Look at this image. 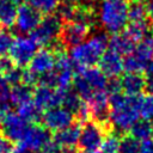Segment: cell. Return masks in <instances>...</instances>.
<instances>
[{"label":"cell","instance_id":"obj_21","mask_svg":"<svg viewBox=\"0 0 153 153\" xmlns=\"http://www.w3.org/2000/svg\"><path fill=\"white\" fill-rule=\"evenodd\" d=\"M31 87L32 86L26 85L24 82L12 86L10 92V100L12 102V104L18 108L25 103L31 102L33 99V91Z\"/></svg>","mask_w":153,"mask_h":153},{"label":"cell","instance_id":"obj_23","mask_svg":"<svg viewBox=\"0 0 153 153\" xmlns=\"http://www.w3.org/2000/svg\"><path fill=\"white\" fill-rule=\"evenodd\" d=\"M128 133L139 141L149 140L153 136V123L149 120H145V118L136 121L131 126Z\"/></svg>","mask_w":153,"mask_h":153},{"label":"cell","instance_id":"obj_26","mask_svg":"<svg viewBox=\"0 0 153 153\" xmlns=\"http://www.w3.org/2000/svg\"><path fill=\"white\" fill-rule=\"evenodd\" d=\"M86 104V102L75 92V91H69L67 90L65 92V98H63V103L62 105L68 109L69 111H72L75 117L78 116V114L81 111V109L84 108V105Z\"/></svg>","mask_w":153,"mask_h":153},{"label":"cell","instance_id":"obj_31","mask_svg":"<svg viewBox=\"0 0 153 153\" xmlns=\"http://www.w3.org/2000/svg\"><path fill=\"white\" fill-rule=\"evenodd\" d=\"M121 136L111 133L109 134L102 143V153H120Z\"/></svg>","mask_w":153,"mask_h":153},{"label":"cell","instance_id":"obj_37","mask_svg":"<svg viewBox=\"0 0 153 153\" xmlns=\"http://www.w3.org/2000/svg\"><path fill=\"white\" fill-rule=\"evenodd\" d=\"M12 149L11 141H8L4 135L0 134V153H10Z\"/></svg>","mask_w":153,"mask_h":153},{"label":"cell","instance_id":"obj_27","mask_svg":"<svg viewBox=\"0 0 153 153\" xmlns=\"http://www.w3.org/2000/svg\"><path fill=\"white\" fill-rule=\"evenodd\" d=\"M139 140L130 134H122L120 142V153H140Z\"/></svg>","mask_w":153,"mask_h":153},{"label":"cell","instance_id":"obj_9","mask_svg":"<svg viewBox=\"0 0 153 153\" xmlns=\"http://www.w3.org/2000/svg\"><path fill=\"white\" fill-rule=\"evenodd\" d=\"M67 91V90H66ZM65 90L53 88L44 85H38L33 91V103L41 110H48L51 108L61 106L65 98Z\"/></svg>","mask_w":153,"mask_h":153},{"label":"cell","instance_id":"obj_32","mask_svg":"<svg viewBox=\"0 0 153 153\" xmlns=\"http://www.w3.org/2000/svg\"><path fill=\"white\" fill-rule=\"evenodd\" d=\"M140 115L145 120H153V93L142 96Z\"/></svg>","mask_w":153,"mask_h":153},{"label":"cell","instance_id":"obj_7","mask_svg":"<svg viewBox=\"0 0 153 153\" xmlns=\"http://www.w3.org/2000/svg\"><path fill=\"white\" fill-rule=\"evenodd\" d=\"M36 49L37 44L31 37L19 36L13 42V45L10 50V57L13 60L16 66L22 68L30 65L32 57L37 51Z\"/></svg>","mask_w":153,"mask_h":153},{"label":"cell","instance_id":"obj_14","mask_svg":"<svg viewBox=\"0 0 153 153\" xmlns=\"http://www.w3.org/2000/svg\"><path fill=\"white\" fill-rule=\"evenodd\" d=\"M55 62H56V54L54 53V50L49 48H43L36 51L35 56L30 62L29 69L35 74H37L38 76H41L43 74L51 72L55 67Z\"/></svg>","mask_w":153,"mask_h":153},{"label":"cell","instance_id":"obj_44","mask_svg":"<svg viewBox=\"0 0 153 153\" xmlns=\"http://www.w3.org/2000/svg\"><path fill=\"white\" fill-rule=\"evenodd\" d=\"M86 153H102V152H99V151L97 149V151H92V152H86Z\"/></svg>","mask_w":153,"mask_h":153},{"label":"cell","instance_id":"obj_10","mask_svg":"<svg viewBox=\"0 0 153 153\" xmlns=\"http://www.w3.org/2000/svg\"><path fill=\"white\" fill-rule=\"evenodd\" d=\"M90 29V26L78 22H66L62 24L59 41L65 48H73L82 43V41L88 36Z\"/></svg>","mask_w":153,"mask_h":153},{"label":"cell","instance_id":"obj_24","mask_svg":"<svg viewBox=\"0 0 153 153\" xmlns=\"http://www.w3.org/2000/svg\"><path fill=\"white\" fill-rule=\"evenodd\" d=\"M124 32L135 42L137 43L143 37H146L148 33H151V26L148 23L145 22H130L124 29Z\"/></svg>","mask_w":153,"mask_h":153},{"label":"cell","instance_id":"obj_13","mask_svg":"<svg viewBox=\"0 0 153 153\" xmlns=\"http://www.w3.org/2000/svg\"><path fill=\"white\" fill-rule=\"evenodd\" d=\"M41 12L29 4H22L18 6V13L16 19V26L19 32H32L41 23Z\"/></svg>","mask_w":153,"mask_h":153},{"label":"cell","instance_id":"obj_42","mask_svg":"<svg viewBox=\"0 0 153 153\" xmlns=\"http://www.w3.org/2000/svg\"><path fill=\"white\" fill-rule=\"evenodd\" d=\"M62 153H78V151H75L74 148H63Z\"/></svg>","mask_w":153,"mask_h":153},{"label":"cell","instance_id":"obj_8","mask_svg":"<svg viewBox=\"0 0 153 153\" xmlns=\"http://www.w3.org/2000/svg\"><path fill=\"white\" fill-rule=\"evenodd\" d=\"M74 118L75 115L72 111H69L65 106H56L45 110V112L42 115V123L49 130L59 131L73 124L75 122Z\"/></svg>","mask_w":153,"mask_h":153},{"label":"cell","instance_id":"obj_41","mask_svg":"<svg viewBox=\"0 0 153 153\" xmlns=\"http://www.w3.org/2000/svg\"><path fill=\"white\" fill-rule=\"evenodd\" d=\"M146 10H147V17L153 20V0H147L146 2Z\"/></svg>","mask_w":153,"mask_h":153},{"label":"cell","instance_id":"obj_2","mask_svg":"<svg viewBox=\"0 0 153 153\" xmlns=\"http://www.w3.org/2000/svg\"><path fill=\"white\" fill-rule=\"evenodd\" d=\"M129 0H100L98 5V20L108 32H120L127 26L129 19Z\"/></svg>","mask_w":153,"mask_h":153},{"label":"cell","instance_id":"obj_34","mask_svg":"<svg viewBox=\"0 0 153 153\" xmlns=\"http://www.w3.org/2000/svg\"><path fill=\"white\" fill-rule=\"evenodd\" d=\"M10 85L4 78L2 74H0V103H8L10 99Z\"/></svg>","mask_w":153,"mask_h":153},{"label":"cell","instance_id":"obj_6","mask_svg":"<svg viewBox=\"0 0 153 153\" xmlns=\"http://www.w3.org/2000/svg\"><path fill=\"white\" fill-rule=\"evenodd\" d=\"M27 127V122L18 112L8 111L0 122V134L11 142H18L23 140Z\"/></svg>","mask_w":153,"mask_h":153},{"label":"cell","instance_id":"obj_5","mask_svg":"<svg viewBox=\"0 0 153 153\" xmlns=\"http://www.w3.org/2000/svg\"><path fill=\"white\" fill-rule=\"evenodd\" d=\"M62 29V20L59 16L47 14L38 26L31 32L30 37L35 41L37 45L47 47L50 44H55L59 41L60 32Z\"/></svg>","mask_w":153,"mask_h":153},{"label":"cell","instance_id":"obj_3","mask_svg":"<svg viewBox=\"0 0 153 153\" xmlns=\"http://www.w3.org/2000/svg\"><path fill=\"white\" fill-rule=\"evenodd\" d=\"M109 38L105 32H98L88 38L86 42L80 43L71 49V59L78 69L92 67L99 62L103 54L106 51Z\"/></svg>","mask_w":153,"mask_h":153},{"label":"cell","instance_id":"obj_40","mask_svg":"<svg viewBox=\"0 0 153 153\" xmlns=\"http://www.w3.org/2000/svg\"><path fill=\"white\" fill-rule=\"evenodd\" d=\"M10 153H30V151L20 143V145H18L16 147H12V149L10 151Z\"/></svg>","mask_w":153,"mask_h":153},{"label":"cell","instance_id":"obj_11","mask_svg":"<svg viewBox=\"0 0 153 153\" xmlns=\"http://www.w3.org/2000/svg\"><path fill=\"white\" fill-rule=\"evenodd\" d=\"M50 141L51 137L49 129L45 128L44 126H39L38 123H35L27 127L24 137L20 142L29 151L37 152V151H42Z\"/></svg>","mask_w":153,"mask_h":153},{"label":"cell","instance_id":"obj_30","mask_svg":"<svg viewBox=\"0 0 153 153\" xmlns=\"http://www.w3.org/2000/svg\"><path fill=\"white\" fill-rule=\"evenodd\" d=\"M14 39L16 38L13 37L12 32H10L6 27L0 26V56H4L10 53Z\"/></svg>","mask_w":153,"mask_h":153},{"label":"cell","instance_id":"obj_43","mask_svg":"<svg viewBox=\"0 0 153 153\" xmlns=\"http://www.w3.org/2000/svg\"><path fill=\"white\" fill-rule=\"evenodd\" d=\"M146 90L148 91V93H153V82H147Z\"/></svg>","mask_w":153,"mask_h":153},{"label":"cell","instance_id":"obj_28","mask_svg":"<svg viewBox=\"0 0 153 153\" xmlns=\"http://www.w3.org/2000/svg\"><path fill=\"white\" fill-rule=\"evenodd\" d=\"M123 67L127 73H142V72H145L147 65L143 63L141 60H139L131 53L123 59Z\"/></svg>","mask_w":153,"mask_h":153},{"label":"cell","instance_id":"obj_35","mask_svg":"<svg viewBox=\"0 0 153 153\" xmlns=\"http://www.w3.org/2000/svg\"><path fill=\"white\" fill-rule=\"evenodd\" d=\"M16 67V63L13 62V60L6 55L0 56V74L5 75L7 72H10L12 68Z\"/></svg>","mask_w":153,"mask_h":153},{"label":"cell","instance_id":"obj_4","mask_svg":"<svg viewBox=\"0 0 153 153\" xmlns=\"http://www.w3.org/2000/svg\"><path fill=\"white\" fill-rule=\"evenodd\" d=\"M112 130L114 127L111 123H99L94 120L86 121L81 128L78 148L84 153L97 151L102 147L104 139L109 134L114 133Z\"/></svg>","mask_w":153,"mask_h":153},{"label":"cell","instance_id":"obj_17","mask_svg":"<svg viewBox=\"0 0 153 153\" xmlns=\"http://www.w3.org/2000/svg\"><path fill=\"white\" fill-rule=\"evenodd\" d=\"M121 86L124 94L141 96L147 87V80L141 73H126L121 79Z\"/></svg>","mask_w":153,"mask_h":153},{"label":"cell","instance_id":"obj_22","mask_svg":"<svg viewBox=\"0 0 153 153\" xmlns=\"http://www.w3.org/2000/svg\"><path fill=\"white\" fill-rule=\"evenodd\" d=\"M133 54L146 65H148L153 60V33L152 32L137 42Z\"/></svg>","mask_w":153,"mask_h":153},{"label":"cell","instance_id":"obj_39","mask_svg":"<svg viewBox=\"0 0 153 153\" xmlns=\"http://www.w3.org/2000/svg\"><path fill=\"white\" fill-rule=\"evenodd\" d=\"M145 76H146L147 82H153V60L147 65L145 69Z\"/></svg>","mask_w":153,"mask_h":153},{"label":"cell","instance_id":"obj_1","mask_svg":"<svg viewBox=\"0 0 153 153\" xmlns=\"http://www.w3.org/2000/svg\"><path fill=\"white\" fill-rule=\"evenodd\" d=\"M141 99L142 96H128L121 92L110 94L109 117L112 127L121 131H129L140 116Z\"/></svg>","mask_w":153,"mask_h":153},{"label":"cell","instance_id":"obj_16","mask_svg":"<svg viewBox=\"0 0 153 153\" xmlns=\"http://www.w3.org/2000/svg\"><path fill=\"white\" fill-rule=\"evenodd\" d=\"M81 122L75 121L73 124L55 131L54 141L61 146L62 148H73L74 146H78L80 134H81Z\"/></svg>","mask_w":153,"mask_h":153},{"label":"cell","instance_id":"obj_33","mask_svg":"<svg viewBox=\"0 0 153 153\" xmlns=\"http://www.w3.org/2000/svg\"><path fill=\"white\" fill-rule=\"evenodd\" d=\"M23 75H24V71H22L20 67L16 66L10 72H7L4 75V78L6 79V81L8 82V85L14 86V85H18V84H22L23 82Z\"/></svg>","mask_w":153,"mask_h":153},{"label":"cell","instance_id":"obj_15","mask_svg":"<svg viewBox=\"0 0 153 153\" xmlns=\"http://www.w3.org/2000/svg\"><path fill=\"white\" fill-rule=\"evenodd\" d=\"M99 68L106 76L117 78L124 71L122 55L111 49L106 50L99 60Z\"/></svg>","mask_w":153,"mask_h":153},{"label":"cell","instance_id":"obj_25","mask_svg":"<svg viewBox=\"0 0 153 153\" xmlns=\"http://www.w3.org/2000/svg\"><path fill=\"white\" fill-rule=\"evenodd\" d=\"M41 111L42 110L33 103V100L18 106V114L27 123H31V124H35V123H38L39 121H42V114H41Z\"/></svg>","mask_w":153,"mask_h":153},{"label":"cell","instance_id":"obj_36","mask_svg":"<svg viewBox=\"0 0 153 153\" xmlns=\"http://www.w3.org/2000/svg\"><path fill=\"white\" fill-rule=\"evenodd\" d=\"M106 91H108V93H110V94L121 92V91H122L121 80H118L117 78H110V80L108 81V85H106Z\"/></svg>","mask_w":153,"mask_h":153},{"label":"cell","instance_id":"obj_12","mask_svg":"<svg viewBox=\"0 0 153 153\" xmlns=\"http://www.w3.org/2000/svg\"><path fill=\"white\" fill-rule=\"evenodd\" d=\"M86 103L90 109L91 120H94L99 123H111L109 117L110 103L106 90L96 91Z\"/></svg>","mask_w":153,"mask_h":153},{"label":"cell","instance_id":"obj_19","mask_svg":"<svg viewBox=\"0 0 153 153\" xmlns=\"http://www.w3.org/2000/svg\"><path fill=\"white\" fill-rule=\"evenodd\" d=\"M79 72L82 74V76L86 79V81L91 85V87L94 91L106 90V85H108L106 75L103 73V71L100 68L92 66V67L81 68V69H79Z\"/></svg>","mask_w":153,"mask_h":153},{"label":"cell","instance_id":"obj_29","mask_svg":"<svg viewBox=\"0 0 153 153\" xmlns=\"http://www.w3.org/2000/svg\"><path fill=\"white\" fill-rule=\"evenodd\" d=\"M30 5L43 14H51L59 7V0H29Z\"/></svg>","mask_w":153,"mask_h":153},{"label":"cell","instance_id":"obj_18","mask_svg":"<svg viewBox=\"0 0 153 153\" xmlns=\"http://www.w3.org/2000/svg\"><path fill=\"white\" fill-rule=\"evenodd\" d=\"M109 45L111 50L126 56L131 54L135 49V42L124 31L114 33L109 39Z\"/></svg>","mask_w":153,"mask_h":153},{"label":"cell","instance_id":"obj_20","mask_svg":"<svg viewBox=\"0 0 153 153\" xmlns=\"http://www.w3.org/2000/svg\"><path fill=\"white\" fill-rule=\"evenodd\" d=\"M18 13L17 0H0V26L10 27L16 23Z\"/></svg>","mask_w":153,"mask_h":153},{"label":"cell","instance_id":"obj_38","mask_svg":"<svg viewBox=\"0 0 153 153\" xmlns=\"http://www.w3.org/2000/svg\"><path fill=\"white\" fill-rule=\"evenodd\" d=\"M140 153H153V141L145 140L140 145Z\"/></svg>","mask_w":153,"mask_h":153}]
</instances>
